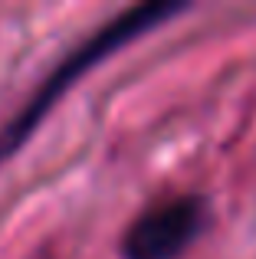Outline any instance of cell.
<instances>
[{
  "label": "cell",
  "mask_w": 256,
  "mask_h": 259,
  "mask_svg": "<svg viewBox=\"0 0 256 259\" xmlns=\"http://www.w3.org/2000/svg\"><path fill=\"white\" fill-rule=\"evenodd\" d=\"M184 10V4H138V7H128L118 17L105 20L92 36H86L79 46H72L59 66H53L50 76L39 82V89L26 99V105L0 128V161H7L33 132L36 125L50 115V108L76 85L79 76H86L89 69H96L102 59H109L115 50H122L125 43L138 39L141 33H148L151 26H158L161 20L174 17V13Z\"/></svg>",
  "instance_id": "obj_1"
},
{
  "label": "cell",
  "mask_w": 256,
  "mask_h": 259,
  "mask_svg": "<svg viewBox=\"0 0 256 259\" xmlns=\"http://www.w3.org/2000/svg\"><path fill=\"white\" fill-rule=\"evenodd\" d=\"M204 227V200L194 194H171L148 203L125 227L122 249L125 259H178L197 240Z\"/></svg>",
  "instance_id": "obj_2"
}]
</instances>
